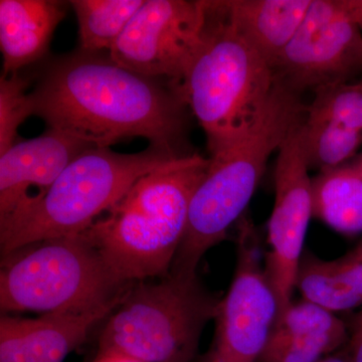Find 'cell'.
I'll return each instance as SVG.
<instances>
[{
	"instance_id": "13",
	"label": "cell",
	"mask_w": 362,
	"mask_h": 362,
	"mask_svg": "<svg viewBox=\"0 0 362 362\" xmlns=\"http://www.w3.org/2000/svg\"><path fill=\"white\" fill-rule=\"evenodd\" d=\"M90 147L49 128L39 137L14 143L0 154V218L28 201L32 188L39 189L35 197L44 194L69 164Z\"/></svg>"
},
{
	"instance_id": "9",
	"label": "cell",
	"mask_w": 362,
	"mask_h": 362,
	"mask_svg": "<svg viewBox=\"0 0 362 362\" xmlns=\"http://www.w3.org/2000/svg\"><path fill=\"white\" fill-rule=\"evenodd\" d=\"M274 76L300 94L345 84L362 71V33L346 0H313Z\"/></svg>"
},
{
	"instance_id": "1",
	"label": "cell",
	"mask_w": 362,
	"mask_h": 362,
	"mask_svg": "<svg viewBox=\"0 0 362 362\" xmlns=\"http://www.w3.org/2000/svg\"><path fill=\"white\" fill-rule=\"evenodd\" d=\"M35 77L33 116L49 129L99 148L142 137L175 156L192 153L185 149L188 107L175 83L81 49L47 59Z\"/></svg>"
},
{
	"instance_id": "3",
	"label": "cell",
	"mask_w": 362,
	"mask_h": 362,
	"mask_svg": "<svg viewBox=\"0 0 362 362\" xmlns=\"http://www.w3.org/2000/svg\"><path fill=\"white\" fill-rule=\"evenodd\" d=\"M302 95L275 78L270 97L244 134L211 154L190 204L187 230L170 272L194 275L204 255L244 216L272 154L304 120Z\"/></svg>"
},
{
	"instance_id": "23",
	"label": "cell",
	"mask_w": 362,
	"mask_h": 362,
	"mask_svg": "<svg viewBox=\"0 0 362 362\" xmlns=\"http://www.w3.org/2000/svg\"><path fill=\"white\" fill-rule=\"evenodd\" d=\"M347 350L351 362H362V330H352Z\"/></svg>"
},
{
	"instance_id": "26",
	"label": "cell",
	"mask_w": 362,
	"mask_h": 362,
	"mask_svg": "<svg viewBox=\"0 0 362 362\" xmlns=\"http://www.w3.org/2000/svg\"><path fill=\"white\" fill-rule=\"evenodd\" d=\"M318 362H351L350 359L349 350H338L334 354H330V356L324 357Z\"/></svg>"
},
{
	"instance_id": "14",
	"label": "cell",
	"mask_w": 362,
	"mask_h": 362,
	"mask_svg": "<svg viewBox=\"0 0 362 362\" xmlns=\"http://www.w3.org/2000/svg\"><path fill=\"white\" fill-rule=\"evenodd\" d=\"M346 324L302 299L279 314L259 362H318L349 343Z\"/></svg>"
},
{
	"instance_id": "11",
	"label": "cell",
	"mask_w": 362,
	"mask_h": 362,
	"mask_svg": "<svg viewBox=\"0 0 362 362\" xmlns=\"http://www.w3.org/2000/svg\"><path fill=\"white\" fill-rule=\"evenodd\" d=\"M303 121L279 149L274 173L275 202L267 238L270 251L265 254L264 267L277 295L280 313L293 301L305 238L313 218L312 178L302 147Z\"/></svg>"
},
{
	"instance_id": "19",
	"label": "cell",
	"mask_w": 362,
	"mask_h": 362,
	"mask_svg": "<svg viewBox=\"0 0 362 362\" xmlns=\"http://www.w3.org/2000/svg\"><path fill=\"white\" fill-rule=\"evenodd\" d=\"M144 0H73L78 26V49L110 52Z\"/></svg>"
},
{
	"instance_id": "15",
	"label": "cell",
	"mask_w": 362,
	"mask_h": 362,
	"mask_svg": "<svg viewBox=\"0 0 362 362\" xmlns=\"http://www.w3.org/2000/svg\"><path fill=\"white\" fill-rule=\"evenodd\" d=\"M69 2L56 0H1L0 49L4 74L42 61L57 26L65 18Z\"/></svg>"
},
{
	"instance_id": "4",
	"label": "cell",
	"mask_w": 362,
	"mask_h": 362,
	"mask_svg": "<svg viewBox=\"0 0 362 362\" xmlns=\"http://www.w3.org/2000/svg\"><path fill=\"white\" fill-rule=\"evenodd\" d=\"M180 157L153 146L132 154L85 150L44 194L0 218L2 258L42 240L85 232L139 178Z\"/></svg>"
},
{
	"instance_id": "24",
	"label": "cell",
	"mask_w": 362,
	"mask_h": 362,
	"mask_svg": "<svg viewBox=\"0 0 362 362\" xmlns=\"http://www.w3.org/2000/svg\"><path fill=\"white\" fill-rule=\"evenodd\" d=\"M92 362H144L136 359L134 357L126 356L120 352H105V354H96Z\"/></svg>"
},
{
	"instance_id": "7",
	"label": "cell",
	"mask_w": 362,
	"mask_h": 362,
	"mask_svg": "<svg viewBox=\"0 0 362 362\" xmlns=\"http://www.w3.org/2000/svg\"><path fill=\"white\" fill-rule=\"evenodd\" d=\"M1 262L4 313L94 310L118 301L133 285L118 280L84 233L42 240Z\"/></svg>"
},
{
	"instance_id": "18",
	"label": "cell",
	"mask_w": 362,
	"mask_h": 362,
	"mask_svg": "<svg viewBox=\"0 0 362 362\" xmlns=\"http://www.w3.org/2000/svg\"><path fill=\"white\" fill-rule=\"evenodd\" d=\"M313 218L335 232L362 233V150L341 165L312 177Z\"/></svg>"
},
{
	"instance_id": "5",
	"label": "cell",
	"mask_w": 362,
	"mask_h": 362,
	"mask_svg": "<svg viewBox=\"0 0 362 362\" xmlns=\"http://www.w3.org/2000/svg\"><path fill=\"white\" fill-rule=\"evenodd\" d=\"M275 84L273 69L238 33L223 1H206L202 44L180 88L211 154L244 134Z\"/></svg>"
},
{
	"instance_id": "8",
	"label": "cell",
	"mask_w": 362,
	"mask_h": 362,
	"mask_svg": "<svg viewBox=\"0 0 362 362\" xmlns=\"http://www.w3.org/2000/svg\"><path fill=\"white\" fill-rule=\"evenodd\" d=\"M239 221L232 284L218 304L211 345L197 362H259L280 313L258 232L247 216Z\"/></svg>"
},
{
	"instance_id": "10",
	"label": "cell",
	"mask_w": 362,
	"mask_h": 362,
	"mask_svg": "<svg viewBox=\"0 0 362 362\" xmlns=\"http://www.w3.org/2000/svg\"><path fill=\"white\" fill-rule=\"evenodd\" d=\"M206 1L146 0L109 52L140 75L180 84L202 44Z\"/></svg>"
},
{
	"instance_id": "6",
	"label": "cell",
	"mask_w": 362,
	"mask_h": 362,
	"mask_svg": "<svg viewBox=\"0 0 362 362\" xmlns=\"http://www.w3.org/2000/svg\"><path fill=\"white\" fill-rule=\"evenodd\" d=\"M221 298L197 274L169 272L156 283H134L108 317L97 354L120 352L144 362L197 359L202 333Z\"/></svg>"
},
{
	"instance_id": "22",
	"label": "cell",
	"mask_w": 362,
	"mask_h": 362,
	"mask_svg": "<svg viewBox=\"0 0 362 362\" xmlns=\"http://www.w3.org/2000/svg\"><path fill=\"white\" fill-rule=\"evenodd\" d=\"M28 76L4 74L0 78V154L16 143L18 127L33 116Z\"/></svg>"
},
{
	"instance_id": "12",
	"label": "cell",
	"mask_w": 362,
	"mask_h": 362,
	"mask_svg": "<svg viewBox=\"0 0 362 362\" xmlns=\"http://www.w3.org/2000/svg\"><path fill=\"white\" fill-rule=\"evenodd\" d=\"M123 298L94 310L57 312L35 319L1 316L0 362H64Z\"/></svg>"
},
{
	"instance_id": "21",
	"label": "cell",
	"mask_w": 362,
	"mask_h": 362,
	"mask_svg": "<svg viewBox=\"0 0 362 362\" xmlns=\"http://www.w3.org/2000/svg\"><path fill=\"white\" fill-rule=\"evenodd\" d=\"M307 117L337 123L362 133V80L356 84L327 86L314 90Z\"/></svg>"
},
{
	"instance_id": "2",
	"label": "cell",
	"mask_w": 362,
	"mask_h": 362,
	"mask_svg": "<svg viewBox=\"0 0 362 362\" xmlns=\"http://www.w3.org/2000/svg\"><path fill=\"white\" fill-rule=\"evenodd\" d=\"M209 164L192 153L142 176L83 232L119 281L134 284L168 275Z\"/></svg>"
},
{
	"instance_id": "28",
	"label": "cell",
	"mask_w": 362,
	"mask_h": 362,
	"mask_svg": "<svg viewBox=\"0 0 362 362\" xmlns=\"http://www.w3.org/2000/svg\"><path fill=\"white\" fill-rule=\"evenodd\" d=\"M361 245H362V243H361Z\"/></svg>"
},
{
	"instance_id": "16",
	"label": "cell",
	"mask_w": 362,
	"mask_h": 362,
	"mask_svg": "<svg viewBox=\"0 0 362 362\" xmlns=\"http://www.w3.org/2000/svg\"><path fill=\"white\" fill-rule=\"evenodd\" d=\"M223 2L235 30L273 69L303 23L313 0Z\"/></svg>"
},
{
	"instance_id": "27",
	"label": "cell",
	"mask_w": 362,
	"mask_h": 362,
	"mask_svg": "<svg viewBox=\"0 0 362 362\" xmlns=\"http://www.w3.org/2000/svg\"><path fill=\"white\" fill-rule=\"evenodd\" d=\"M352 330H362V311L354 317L351 325Z\"/></svg>"
},
{
	"instance_id": "25",
	"label": "cell",
	"mask_w": 362,
	"mask_h": 362,
	"mask_svg": "<svg viewBox=\"0 0 362 362\" xmlns=\"http://www.w3.org/2000/svg\"><path fill=\"white\" fill-rule=\"evenodd\" d=\"M347 6L362 33V0H346Z\"/></svg>"
},
{
	"instance_id": "17",
	"label": "cell",
	"mask_w": 362,
	"mask_h": 362,
	"mask_svg": "<svg viewBox=\"0 0 362 362\" xmlns=\"http://www.w3.org/2000/svg\"><path fill=\"white\" fill-rule=\"evenodd\" d=\"M295 289L302 299L334 314L362 306V245L331 261L305 252Z\"/></svg>"
},
{
	"instance_id": "20",
	"label": "cell",
	"mask_w": 362,
	"mask_h": 362,
	"mask_svg": "<svg viewBox=\"0 0 362 362\" xmlns=\"http://www.w3.org/2000/svg\"><path fill=\"white\" fill-rule=\"evenodd\" d=\"M301 139L309 170L317 173L341 165L362 147V133L307 115L302 124Z\"/></svg>"
}]
</instances>
